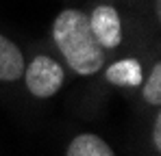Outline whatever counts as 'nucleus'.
Segmentation results:
<instances>
[{"mask_svg":"<svg viewBox=\"0 0 161 156\" xmlns=\"http://www.w3.org/2000/svg\"><path fill=\"white\" fill-rule=\"evenodd\" d=\"M26 48L15 35L0 26V98L9 104L20 100V82L26 65Z\"/></svg>","mask_w":161,"mask_h":156,"instance_id":"obj_5","label":"nucleus"},{"mask_svg":"<svg viewBox=\"0 0 161 156\" xmlns=\"http://www.w3.org/2000/svg\"><path fill=\"white\" fill-rule=\"evenodd\" d=\"M135 111H155L161 108V54H157L142 80L137 96H135Z\"/></svg>","mask_w":161,"mask_h":156,"instance_id":"obj_7","label":"nucleus"},{"mask_svg":"<svg viewBox=\"0 0 161 156\" xmlns=\"http://www.w3.org/2000/svg\"><path fill=\"white\" fill-rule=\"evenodd\" d=\"M87 24L109 59L131 50H159V33L139 7L124 0H87Z\"/></svg>","mask_w":161,"mask_h":156,"instance_id":"obj_2","label":"nucleus"},{"mask_svg":"<svg viewBox=\"0 0 161 156\" xmlns=\"http://www.w3.org/2000/svg\"><path fill=\"white\" fill-rule=\"evenodd\" d=\"M72 78L63 61L57 56L48 41L26 48V65L20 82V100L24 104L42 106L57 98Z\"/></svg>","mask_w":161,"mask_h":156,"instance_id":"obj_3","label":"nucleus"},{"mask_svg":"<svg viewBox=\"0 0 161 156\" xmlns=\"http://www.w3.org/2000/svg\"><path fill=\"white\" fill-rule=\"evenodd\" d=\"M63 156H118L113 145L109 143L105 137H100L98 132L92 130H76L65 148H63Z\"/></svg>","mask_w":161,"mask_h":156,"instance_id":"obj_6","label":"nucleus"},{"mask_svg":"<svg viewBox=\"0 0 161 156\" xmlns=\"http://www.w3.org/2000/svg\"><path fill=\"white\" fill-rule=\"evenodd\" d=\"M139 115V148L144 156H161V108L135 111Z\"/></svg>","mask_w":161,"mask_h":156,"instance_id":"obj_8","label":"nucleus"},{"mask_svg":"<svg viewBox=\"0 0 161 156\" xmlns=\"http://www.w3.org/2000/svg\"><path fill=\"white\" fill-rule=\"evenodd\" d=\"M48 44L57 52V56L63 61L70 78L80 80L89 87V93L94 96L89 108H96L98 106V100H96L98 78L109 56L94 39L89 24H87L85 9L80 4H68L57 11V15L50 22Z\"/></svg>","mask_w":161,"mask_h":156,"instance_id":"obj_1","label":"nucleus"},{"mask_svg":"<svg viewBox=\"0 0 161 156\" xmlns=\"http://www.w3.org/2000/svg\"><path fill=\"white\" fill-rule=\"evenodd\" d=\"M161 54L159 50H131L111 56L98 78V89H96V100L103 102L105 96L111 91H120L124 96H129L135 100L137 89L142 85V80L146 76V70L150 65V61Z\"/></svg>","mask_w":161,"mask_h":156,"instance_id":"obj_4","label":"nucleus"}]
</instances>
